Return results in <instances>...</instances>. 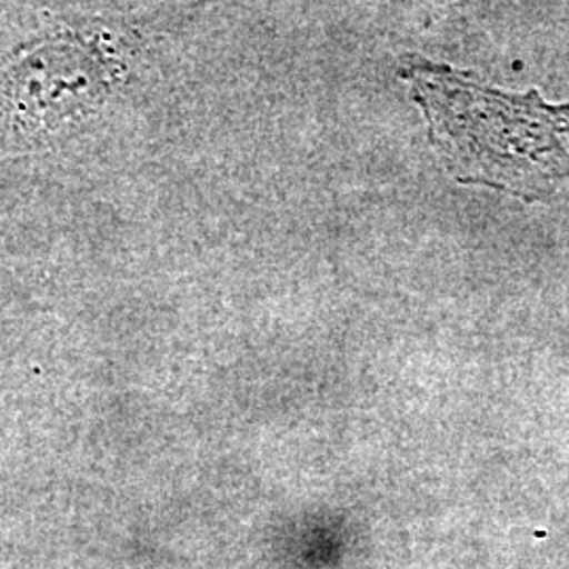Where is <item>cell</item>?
<instances>
[{"mask_svg": "<svg viewBox=\"0 0 569 569\" xmlns=\"http://www.w3.org/2000/svg\"><path fill=\"white\" fill-rule=\"evenodd\" d=\"M403 77L460 182L531 199L569 178V106H549L536 91L521 98L491 91L428 60L407 61Z\"/></svg>", "mask_w": 569, "mask_h": 569, "instance_id": "cell-1", "label": "cell"}, {"mask_svg": "<svg viewBox=\"0 0 569 569\" xmlns=\"http://www.w3.org/2000/svg\"><path fill=\"white\" fill-rule=\"evenodd\" d=\"M129 74L131 47L119 28L58 23L0 66V127L20 138L58 133L100 110Z\"/></svg>", "mask_w": 569, "mask_h": 569, "instance_id": "cell-2", "label": "cell"}]
</instances>
